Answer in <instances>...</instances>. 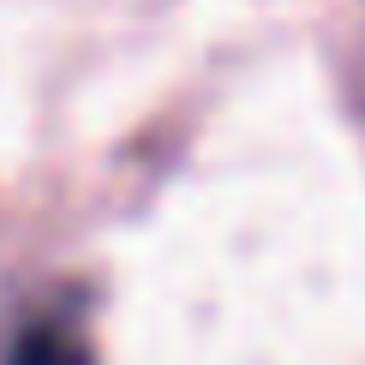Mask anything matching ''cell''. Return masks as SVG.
I'll return each mask as SVG.
<instances>
[{
  "instance_id": "obj_1",
  "label": "cell",
  "mask_w": 365,
  "mask_h": 365,
  "mask_svg": "<svg viewBox=\"0 0 365 365\" xmlns=\"http://www.w3.org/2000/svg\"><path fill=\"white\" fill-rule=\"evenodd\" d=\"M6 365H90L84 329L72 317H30L19 336H12Z\"/></svg>"
}]
</instances>
